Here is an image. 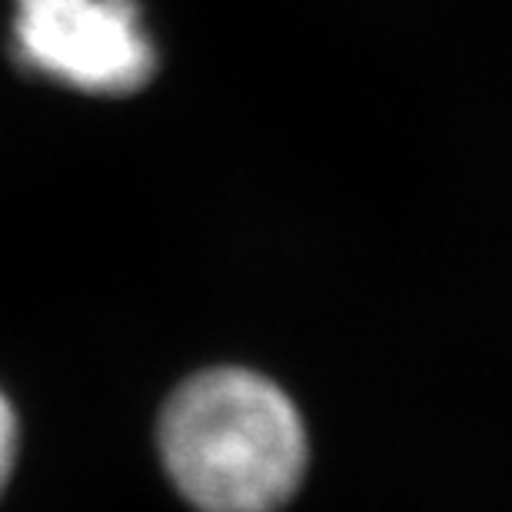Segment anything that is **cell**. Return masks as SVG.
I'll return each instance as SVG.
<instances>
[{"mask_svg": "<svg viewBox=\"0 0 512 512\" xmlns=\"http://www.w3.org/2000/svg\"><path fill=\"white\" fill-rule=\"evenodd\" d=\"M160 469L193 512H280L306 476V426L270 376L207 366L180 380L153 426Z\"/></svg>", "mask_w": 512, "mask_h": 512, "instance_id": "obj_1", "label": "cell"}, {"mask_svg": "<svg viewBox=\"0 0 512 512\" xmlns=\"http://www.w3.org/2000/svg\"><path fill=\"white\" fill-rule=\"evenodd\" d=\"M7 50L20 74L90 100L140 94L160 70L140 0H10Z\"/></svg>", "mask_w": 512, "mask_h": 512, "instance_id": "obj_2", "label": "cell"}, {"mask_svg": "<svg viewBox=\"0 0 512 512\" xmlns=\"http://www.w3.org/2000/svg\"><path fill=\"white\" fill-rule=\"evenodd\" d=\"M20 456H24V419H20L14 396L0 386V503L17 479Z\"/></svg>", "mask_w": 512, "mask_h": 512, "instance_id": "obj_3", "label": "cell"}]
</instances>
